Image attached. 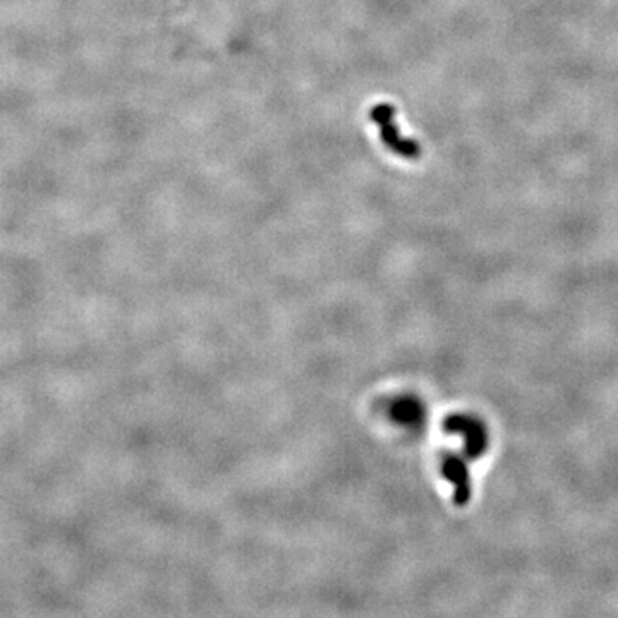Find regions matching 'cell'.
Returning <instances> with one entry per match:
<instances>
[{"instance_id":"obj_2","label":"cell","mask_w":618,"mask_h":618,"mask_svg":"<svg viewBox=\"0 0 618 618\" xmlns=\"http://www.w3.org/2000/svg\"><path fill=\"white\" fill-rule=\"evenodd\" d=\"M448 431L462 435L466 444V455L479 457L488 447V435L483 425L468 416H453L447 421Z\"/></svg>"},{"instance_id":"obj_3","label":"cell","mask_w":618,"mask_h":618,"mask_svg":"<svg viewBox=\"0 0 618 618\" xmlns=\"http://www.w3.org/2000/svg\"><path fill=\"white\" fill-rule=\"evenodd\" d=\"M444 474L453 487V500L459 507L470 504V476L468 464L462 457L459 455H447L444 459Z\"/></svg>"},{"instance_id":"obj_1","label":"cell","mask_w":618,"mask_h":618,"mask_svg":"<svg viewBox=\"0 0 618 618\" xmlns=\"http://www.w3.org/2000/svg\"><path fill=\"white\" fill-rule=\"evenodd\" d=\"M373 119L378 123L382 129V138L385 145L394 153H399L402 157H418L419 148L414 141H409L401 136L399 128L395 124V112L390 106H380L373 110Z\"/></svg>"}]
</instances>
